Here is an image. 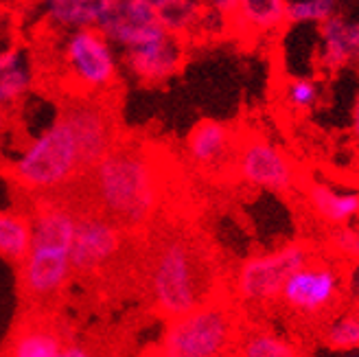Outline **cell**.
Returning <instances> with one entry per match:
<instances>
[{"instance_id":"obj_10","label":"cell","mask_w":359,"mask_h":357,"mask_svg":"<svg viewBox=\"0 0 359 357\" xmlns=\"http://www.w3.org/2000/svg\"><path fill=\"white\" fill-rule=\"evenodd\" d=\"M125 230L99 210H79L73 239V274L93 276L110 267L123 252Z\"/></svg>"},{"instance_id":"obj_23","label":"cell","mask_w":359,"mask_h":357,"mask_svg":"<svg viewBox=\"0 0 359 357\" xmlns=\"http://www.w3.org/2000/svg\"><path fill=\"white\" fill-rule=\"evenodd\" d=\"M206 7L204 0H175V3L163 7L158 13L160 27L173 38L184 40L187 35L200 31V22Z\"/></svg>"},{"instance_id":"obj_20","label":"cell","mask_w":359,"mask_h":357,"mask_svg":"<svg viewBox=\"0 0 359 357\" xmlns=\"http://www.w3.org/2000/svg\"><path fill=\"white\" fill-rule=\"evenodd\" d=\"M287 0H239L230 18V27L245 35H272L280 31L287 20Z\"/></svg>"},{"instance_id":"obj_15","label":"cell","mask_w":359,"mask_h":357,"mask_svg":"<svg viewBox=\"0 0 359 357\" xmlns=\"http://www.w3.org/2000/svg\"><path fill=\"white\" fill-rule=\"evenodd\" d=\"M318 62L325 70H337L359 64V20L344 13L318 27Z\"/></svg>"},{"instance_id":"obj_34","label":"cell","mask_w":359,"mask_h":357,"mask_svg":"<svg viewBox=\"0 0 359 357\" xmlns=\"http://www.w3.org/2000/svg\"><path fill=\"white\" fill-rule=\"evenodd\" d=\"M339 357H359V351H357V353H342Z\"/></svg>"},{"instance_id":"obj_19","label":"cell","mask_w":359,"mask_h":357,"mask_svg":"<svg viewBox=\"0 0 359 357\" xmlns=\"http://www.w3.org/2000/svg\"><path fill=\"white\" fill-rule=\"evenodd\" d=\"M35 86V62L22 46H0V108L20 103Z\"/></svg>"},{"instance_id":"obj_17","label":"cell","mask_w":359,"mask_h":357,"mask_svg":"<svg viewBox=\"0 0 359 357\" xmlns=\"http://www.w3.org/2000/svg\"><path fill=\"white\" fill-rule=\"evenodd\" d=\"M68 333L48 318H33L15 329L3 357H57Z\"/></svg>"},{"instance_id":"obj_8","label":"cell","mask_w":359,"mask_h":357,"mask_svg":"<svg viewBox=\"0 0 359 357\" xmlns=\"http://www.w3.org/2000/svg\"><path fill=\"white\" fill-rule=\"evenodd\" d=\"M344 296V272L331 261L311 259L287 278L278 300L287 314L298 320L316 323V320L331 318Z\"/></svg>"},{"instance_id":"obj_1","label":"cell","mask_w":359,"mask_h":357,"mask_svg":"<svg viewBox=\"0 0 359 357\" xmlns=\"http://www.w3.org/2000/svg\"><path fill=\"white\" fill-rule=\"evenodd\" d=\"M93 208L125 233L154 222L165 200V177L156 158L140 145L116 142L88 171Z\"/></svg>"},{"instance_id":"obj_7","label":"cell","mask_w":359,"mask_h":357,"mask_svg":"<svg viewBox=\"0 0 359 357\" xmlns=\"http://www.w3.org/2000/svg\"><path fill=\"white\" fill-rule=\"evenodd\" d=\"M313 259L309 243L290 241L269 252L243 259L232 276V294L243 305H269L278 300L283 285L296 270Z\"/></svg>"},{"instance_id":"obj_6","label":"cell","mask_w":359,"mask_h":357,"mask_svg":"<svg viewBox=\"0 0 359 357\" xmlns=\"http://www.w3.org/2000/svg\"><path fill=\"white\" fill-rule=\"evenodd\" d=\"M57 64L77 97H101L118 83V48L99 29L68 31L60 35Z\"/></svg>"},{"instance_id":"obj_27","label":"cell","mask_w":359,"mask_h":357,"mask_svg":"<svg viewBox=\"0 0 359 357\" xmlns=\"http://www.w3.org/2000/svg\"><path fill=\"white\" fill-rule=\"evenodd\" d=\"M327 243L337 257H342L351 263H359V228L355 226L331 228L327 235Z\"/></svg>"},{"instance_id":"obj_24","label":"cell","mask_w":359,"mask_h":357,"mask_svg":"<svg viewBox=\"0 0 359 357\" xmlns=\"http://www.w3.org/2000/svg\"><path fill=\"white\" fill-rule=\"evenodd\" d=\"M322 340L331 351L337 353H357L359 351V311H337L327 318Z\"/></svg>"},{"instance_id":"obj_2","label":"cell","mask_w":359,"mask_h":357,"mask_svg":"<svg viewBox=\"0 0 359 357\" xmlns=\"http://www.w3.org/2000/svg\"><path fill=\"white\" fill-rule=\"evenodd\" d=\"M31 245L20 270V290L31 302H50L73 278V239L79 208L57 198H42L33 206Z\"/></svg>"},{"instance_id":"obj_22","label":"cell","mask_w":359,"mask_h":357,"mask_svg":"<svg viewBox=\"0 0 359 357\" xmlns=\"http://www.w3.org/2000/svg\"><path fill=\"white\" fill-rule=\"evenodd\" d=\"M235 357H300L298 346L276 329H241Z\"/></svg>"},{"instance_id":"obj_9","label":"cell","mask_w":359,"mask_h":357,"mask_svg":"<svg viewBox=\"0 0 359 357\" xmlns=\"http://www.w3.org/2000/svg\"><path fill=\"white\" fill-rule=\"evenodd\" d=\"M232 167L239 180L252 189L287 195L298 187V169L278 142L259 134L237 140Z\"/></svg>"},{"instance_id":"obj_14","label":"cell","mask_w":359,"mask_h":357,"mask_svg":"<svg viewBox=\"0 0 359 357\" xmlns=\"http://www.w3.org/2000/svg\"><path fill=\"white\" fill-rule=\"evenodd\" d=\"M235 147L237 138L232 128L215 119H204L195 123L184 140V151L191 165L206 171H215L232 163Z\"/></svg>"},{"instance_id":"obj_5","label":"cell","mask_w":359,"mask_h":357,"mask_svg":"<svg viewBox=\"0 0 359 357\" xmlns=\"http://www.w3.org/2000/svg\"><path fill=\"white\" fill-rule=\"evenodd\" d=\"M241 325L237 309L219 296L167 320L154 357H235Z\"/></svg>"},{"instance_id":"obj_25","label":"cell","mask_w":359,"mask_h":357,"mask_svg":"<svg viewBox=\"0 0 359 357\" xmlns=\"http://www.w3.org/2000/svg\"><path fill=\"white\" fill-rule=\"evenodd\" d=\"M342 0H287V25H325L333 15L339 13Z\"/></svg>"},{"instance_id":"obj_26","label":"cell","mask_w":359,"mask_h":357,"mask_svg":"<svg viewBox=\"0 0 359 357\" xmlns=\"http://www.w3.org/2000/svg\"><path fill=\"white\" fill-rule=\"evenodd\" d=\"M322 90H320V83L313 77L307 75H296L290 77L283 86V103L287 110L304 114V112H311L316 105L320 103Z\"/></svg>"},{"instance_id":"obj_18","label":"cell","mask_w":359,"mask_h":357,"mask_svg":"<svg viewBox=\"0 0 359 357\" xmlns=\"http://www.w3.org/2000/svg\"><path fill=\"white\" fill-rule=\"evenodd\" d=\"M110 0H38L42 20L60 33L97 29Z\"/></svg>"},{"instance_id":"obj_32","label":"cell","mask_w":359,"mask_h":357,"mask_svg":"<svg viewBox=\"0 0 359 357\" xmlns=\"http://www.w3.org/2000/svg\"><path fill=\"white\" fill-rule=\"evenodd\" d=\"M145 3H147L149 7H154L156 11H160V9H163V7H167V5L175 3V0H145Z\"/></svg>"},{"instance_id":"obj_11","label":"cell","mask_w":359,"mask_h":357,"mask_svg":"<svg viewBox=\"0 0 359 357\" xmlns=\"http://www.w3.org/2000/svg\"><path fill=\"white\" fill-rule=\"evenodd\" d=\"M60 114L66 119L75 134L81 163L88 175V171L107 151H112V147L118 142L114 116L105 101H101V97H75L68 101Z\"/></svg>"},{"instance_id":"obj_13","label":"cell","mask_w":359,"mask_h":357,"mask_svg":"<svg viewBox=\"0 0 359 357\" xmlns=\"http://www.w3.org/2000/svg\"><path fill=\"white\" fill-rule=\"evenodd\" d=\"M121 64L128 70V75H132L140 83H165L182 68L184 44L180 38L163 33L145 44L123 50Z\"/></svg>"},{"instance_id":"obj_29","label":"cell","mask_w":359,"mask_h":357,"mask_svg":"<svg viewBox=\"0 0 359 357\" xmlns=\"http://www.w3.org/2000/svg\"><path fill=\"white\" fill-rule=\"evenodd\" d=\"M237 3L239 0H204V7L230 20L232 13H235V9H237Z\"/></svg>"},{"instance_id":"obj_12","label":"cell","mask_w":359,"mask_h":357,"mask_svg":"<svg viewBox=\"0 0 359 357\" xmlns=\"http://www.w3.org/2000/svg\"><path fill=\"white\" fill-rule=\"evenodd\" d=\"M97 29L121 50L140 46L167 33L160 27L156 9L145 0H110Z\"/></svg>"},{"instance_id":"obj_33","label":"cell","mask_w":359,"mask_h":357,"mask_svg":"<svg viewBox=\"0 0 359 357\" xmlns=\"http://www.w3.org/2000/svg\"><path fill=\"white\" fill-rule=\"evenodd\" d=\"M7 119H9V110H3L0 108V132L7 128Z\"/></svg>"},{"instance_id":"obj_30","label":"cell","mask_w":359,"mask_h":357,"mask_svg":"<svg viewBox=\"0 0 359 357\" xmlns=\"http://www.w3.org/2000/svg\"><path fill=\"white\" fill-rule=\"evenodd\" d=\"M57 357H99L93 349L90 346H86V344H81V342H66L64 344V349L60 351V355Z\"/></svg>"},{"instance_id":"obj_3","label":"cell","mask_w":359,"mask_h":357,"mask_svg":"<svg viewBox=\"0 0 359 357\" xmlns=\"http://www.w3.org/2000/svg\"><path fill=\"white\" fill-rule=\"evenodd\" d=\"M147 294L165 320L184 316L215 298V270L202 243L187 233L160 237L147 263Z\"/></svg>"},{"instance_id":"obj_21","label":"cell","mask_w":359,"mask_h":357,"mask_svg":"<svg viewBox=\"0 0 359 357\" xmlns=\"http://www.w3.org/2000/svg\"><path fill=\"white\" fill-rule=\"evenodd\" d=\"M31 245V215L27 210H0V259L20 265Z\"/></svg>"},{"instance_id":"obj_28","label":"cell","mask_w":359,"mask_h":357,"mask_svg":"<svg viewBox=\"0 0 359 357\" xmlns=\"http://www.w3.org/2000/svg\"><path fill=\"white\" fill-rule=\"evenodd\" d=\"M346 296L355 302L359 311V263H351L348 274H346Z\"/></svg>"},{"instance_id":"obj_4","label":"cell","mask_w":359,"mask_h":357,"mask_svg":"<svg viewBox=\"0 0 359 357\" xmlns=\"http://www.w3.org/2000/svg\"><path fill=\"white\" fill-rule=\"evenodd\" d=\"M13 182L35 198H57L81 177L86 169L75 134L60 114L18 151L9 165Z\"/></svg>"},{"instance_id":"obj_16","label":"cell","mask_w":359,"mask_h":357,"mask_svg":"<svg viewBox=\"0 0 359 357\" xmlns=\"http://www.w3.org/2000/svg\"><path fill=\"white\" fill-rule=\"evenodd\" d=\"M304 200L313 215L331 228L353 226L359 220V191L337 189L322 180H311L304 187Z\"/></svg>"},{"instance_id":"obj_31","label":"cell","mask_w":359,"mask_h":357,"mask_svg":"<svg viewBox=\"0 0 359 357\" xmlns=\"http://www.w3.org/2000/svg\"><path fill=\"white\" fill-rule=\"evenodd\" d=\"M351 132L359 140V90H357L353 105H351Z\"/></svg>"}]
</instances>
